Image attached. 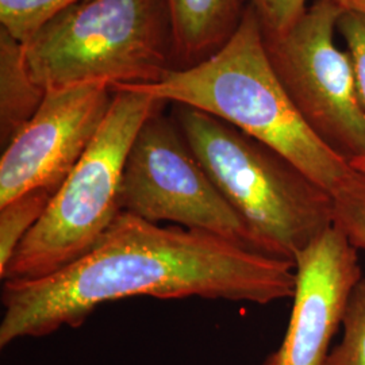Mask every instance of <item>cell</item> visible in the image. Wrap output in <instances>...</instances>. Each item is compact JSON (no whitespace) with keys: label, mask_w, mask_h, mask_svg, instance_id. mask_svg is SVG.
<instances>
[{"label":"cell","mask_w":365,"mask_h":365,"mask_svg":"<svg viewBox=\"0 0 365 365\" xmlns=\"http://www.w3.org/2000/svg\"><path fill=\"white\" fill-rule=\"evenodd\" d=\"M295 282L291 261L122 211L96 244L66 268L36 280L3 282L0 346L78 327L111 300L197 297L269 304L292 298Z\"/></svg>","instance_id":"cell-1"},{"label":"cell","mask_w":365,"mask_h":365,"mask_svg":"<svg viewBox=\"0 0 365 365\" xmlns=\"http://www.w3.org/2000/svg\"><path fill=\"white\" fill-rule=\"evenodd\" d=\"M120 88L220 118L286 157L331 195L357 172L300 115L274 75L260 22L249 7L233 37L205 61L172 69L153 84Z\"/></svg>","instance_id":"cell-2"},{"label":"cell","mask_w":365,"mask_h":365,"mask_svg":"<svg viewBox=\"0 0 365 365\" xmlns=\"http://www.w3.org/2000/svg\"><path fill=\"white\" fill-rule=\"evenodd\" d=\"M172 117L262 255L294 262L334 225L333 195L286 157L192 107L173 105Z\"/></svg>","instance_id":"cell-3"},{"label":"cell","mask_w":365,"mask_h":365,"mask_svg":"<svg viewBox=\"0 0 365 365\" xmlns=\"http://www.w3.org/2000/svg\"><path fill=\"white\" fill-rule=\"evenodd\" d=\"M27 68L46 91L102 83L153 84L178 68L165 0H81L24 42Z\"/></svg>","instance_id":"cell-4"},{"label":"cell","mask_w":365,"mask_h":365,"mask_svg":"<svg viewBox=\"0 0 365 365\" xmlns=\"http://www.w3.org/2000/svg\"><path fill=\"white\" fill-rule=\"evenodd\" d=\"M167 102L130 88L114 90L105 120L43 215L14 252L3 282L36 280L80 259L122 212L126 158L145 120Z\"/></svg>","instance_id":"cell-5"},{"label":"cell","mask_w":365,"mask_h":365,"mask_svg":"<svg viewBox=\"0 0 365 365\" xmlns=\"http://www.w3.org/2000/svg\"><path fill=\"white\" fill-rule=\"evenodd\" d=\"M165 106V105H164ZM164 106L148 118L126 158L120 209L145 221L172 222L261 253L257 240L202 167Z\"/></svg>","instance_id":"cell-6"},{"label":"cell","mask_w":365,"mask_h":365,"mask_svg":"<svg viewBox=\"0 0 365 365\" xmlns=\"http://www.w3.org/2000/svg\"><path fill=\"white\" fill-rule=\"evenodd\" d=\"M342 9L314 0L283 33H264L276 78L314 133L349 163L365 155V111L352 61L336 43Z\"/></svg>","instance_id":"cell-7"},{"label":"cell","mask_w":365,"mask_h":365,"mask_svg":"<svg viewBox=\"0 0 365 365\" xmlns=\"http://www.w3.org/2000/svg\"><path fill=\"white\" fill-rule=\"evenodd\" d=\"M114 91L102 83L46 92L0 158V206L31 191L60 190L101 129Z\"/></svg>","instance_id":"cell-8"},{"label":"cell","mask_w":365,"mask_h":365,"mask_svg":"<svg viewBox=\"0 0 365 365\" xmlns=\"http://www.w3.org/2000/svg\"><path fill=\"white\" fill-rule=\"evenodd\" d=\"M357 250L333 225L297 255L287 331L280 348L262 365H322L351 292L363 277Z\"/></svg>","instance_id":"cell-9"},{"label":"cell","mask_w":365,"mask_h":365,"mask_svg":"<svg viewBox=\"0 0 365 365\" xmlns=\"http://www.w3.org/2000/svg\"><path fill=\"white\" fill-rule=\"evenodd\" d=\"M178 68L194 66L221 51L245 13L244 0H165Z\"/></svg>","instance_id":"cell-10"},{"label":"cell","mask_w":365,"mask_h":365,"mask_svg":"<svg viewBox=\"0 0 365 365\" xmlns=\"http://www.w3.org/2000/svg\"><path fill=\"white\" fill-rule=\"evenodd\" d=\"M46 90L27 68L24 42L0 29V146L22 131L42 105Z\"/></svg>","instance_id":"cell-11"},{"label":"cell","mask_w":365,"mask_h":365,"mask_svg":"<svg viewBox=\"0 0 365 365\" xmlns=\"http://www.w3.org/2000/svg\"><path fill=\"white\" fill-rule=\"evenodd\" d=\"M53 196L46 191H31L0 206V274L14 252L43 215Z\"/></svg>","instance_id":"cell-12"},{"label":"cell","mask_w":365,"mask_h":365,"mask_svg":"<svg viewBox=\"0 0 365 365\" xmlns=\"http://www.w3.org/2000/svg\"><path fill=\"white\" fill-rule=\"evenodd\" d=\"M81 0H0V29L26 42L57 14Z\"/></svg>","instance_id":"cell-13"},{"label":"cell","mask_w":365,"mask_h":365,"mask_svg":"<svg viewBox=\"0 0 365 365\" xmlns=\"http://www.w3.org/2000/svg\"><path fill=\"white\" fill-rule=\"evenodd\" d=\"M344 336L322 365H365V277L354 286L342 317Z\"/></svg>","instance_id":"cell-14"},{"label":"cell","mask_w":365,"mask_h":365,"mask_svg":"<svg viewBox=\"0 0 365 365\" xmlns=\"http://www.w3.org/2000/svg\"><path fill=\"white\" fill-rule=\"evenodd\" d=\"M334 197V225L357 249L365 250V173L356 172Z\"/></svg>","instance_id":"cell-15"},{"label":"cell","mask_w":365,"mask_h":365,"mask_svg":"<svg viewBox=\"0 0 365 365\" xmlns=\"http://www.w3.org/2000/svg\"><path fill=\"white\" fill-rule=\"evenodd\" d=\"M337 33L346 45L359 98L365 111V15L344 11L337 22Z\"/></svg>","instance_id":"cell-16"},{"label":"cell","mask_w":365,"mask_h":365,"mask_svg":"<svg viewBox=\"0 0 365 365\" xmlns=\"http://www.w3.org/2000/svg\"><path fill=\"white\" fill-rule=\"evenodd\" d=\"M264 33H283L307 10V0H244Z\"/></svg>","instance_id":"cell-17"},{"label":"cell","mask_w":365,"mask_h":365,"mask_svg":"<svg viewBox=\"0 0 365 365\" xmlns=\"http://www.w3.org/2000/svg\"><path fill=\"white\" fill-rule=\"evenodd\" d=\"M344 11L365 15V0H333Z\"/></svg>","instance_id":"cell-18"},{"label":"cell","mask_w":365,"mask_h":365,"mask_svg":"<svg viewBox=\"0 0 365 365\" xmlns=\"http://www.w3.org/2000/svg\"><path fill=\"white\" fill-rule=\"evenodd\" d=\"M351 165H352L354 170H357L359 172H361V173H365V155L364 156L357 157V158L352 160Z\"/></svg>","instance_id":"cell-19"}]
</instances>
